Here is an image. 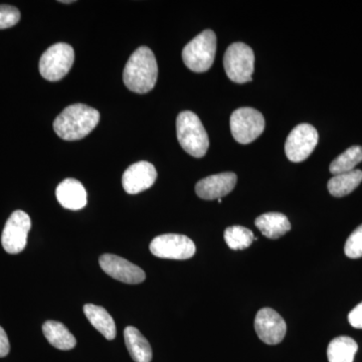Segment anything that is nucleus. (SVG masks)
I'll list each match as a JSON object with an SVG mask.
<instances>
[{
    "label": "nucleus",
    "mask_w": 362,
    "mask_h": 362,
    "mask_svg": "<svg viewBox=\"0 0 362 362\" xmlns=\"http://www.w3.org/2000/svg\"><path fill=\"white\" fill-rule=\"evenodd\" d=\"M158 66L153 52L147 47L136 49L123 71L124 84L132 92L146 94L157 82Z\"/></svg>",
    "instance_id": "f257e3e1"
},
{
    "label": "nucleus",
    "mask_w": 362,
    "mask_h": 362,
    "mask_svg": "<svg viewBox=\"0 0 362 362\" xmlns=\"http://www.w3.org/2000/svg\"><path fill=\"white\" fill-rule=\"evenodd\" d=\"M100 113L85 104L66 107L54 121V130L62 139L76 141L83 139L96 128Z\"/></svg>",
    "instance_id": "f03ea898"
},
{
    "label": "nucleus",
    "mask_w": 362,
    "mask_h": 362,
    "mask_svg": "<svg viewBox=\"0 0 362 362\" xmlns=\"http://www.w3.org/2000/svg\"><path fill=\"white\" fill-rule=\"evenodd\" d=\"M176 132L181 147L189 156L195 158L206 156L209 147V136L197 114L181 112L176 119Z\"/></svg>",
    "instance_id": "7ed1b4c3"
},
{
    "label": "nucleus",
    "mask_w": 362,
    "mask_h": 362,
    "mask_svg": "<svg viewBox=\"0 0 362 362\" xmlns=\"http://www.w3.org/2000/svg\"><path fill=\"white\" fill-rule=\"evenodd\" d=\"M216 52V33L206 30L185 45L182 51L183 63L195 73H204L213 66Z\"/></svg>",
    "instance_id": "20e7f679"
},
{
    "label": "nucleus",
    "mask_w": 362,
    "mask_h": 362,
    "mask_svg": "<svg viewBox=\"0 0 362 362\" xmlns=\"http://www.w3.org/2000/svg\"><path fill=\"white\" fill-rule=\"evenodd\" d=\"M75 59V52L65 42L52 45L42 54L40 59V73L42 77L57 82L68 75Z\"/></svg>",
    "instance_id": "39448f33"
},
{
    "label": "nucleus",
    "mask_w": 362,
    "mask_h": 362,
    "mask_svg": "<svg viewBox=\"0 0 362 362\" xmlns=\"http://www.w3.org/2000/svg\"><path fill=\"white\" fill-rule=\"evenodd\" d=\"M254 64V52L249 45L243 42L230 45L223 57V66L226 75L237 84L251 82Z\"/></svg>",
    "instance_id": "423d86ee"
},
{
    "label": "nucleus",
    "mask_w": 362,
    "mask_h": 362,
    "mask_svg": "<svg viewBox=\"0 0 362 362\" xmlns=\"http://www.w3.org/2000/svg\"><path fill=\"white\" fill-rule=\"evenodd\" d=\"M265 118L254 108L237 109L230 116V130L235 141L249 144L261 136L265 130Z\"/></svg>",
    "instance_id": "0eeeda50"
},
{
    "label": "nucleus",
    "mask_w": 362,
    "mask_h": 362,
    "mask_svg": "<svg viewBox=\"0 0 362 362\" xmlns=\"http://www.w3.org/2000/svg\"><path fill=\"white\" fill-rule=\"evenodd\" d=\"M318 132L310 124L297 125L288 135L285 143V153L292 162L306 160L318 143Z\"/></svg>",
    "instance_id": "6e6552de"
},
{
    "label": "nucleus",
    "mask_w": 362,
    "mask_h": 362,
    "mask_svg": "<svg viewBox=\"0 0 362 362\" xmlns=\"http://www.w3.org/2000/svg\"><path fill=\"white\" fill-rule=\"evenodd\" d=\"M150 252L161 259H187L194 256L195 245L187 235L166 233L152 240Z\"/></svg>",
    "instance_id": "1a4fd4ad"
},
{
    "label": "nucleus",
    "mask_w": 362,
    "mask_h": 362,
    "mask_svg": "<svg viewBox=\"0 0 362 362\" xmlns=\"http://www.w3.org/2000/svg\"><path fill=\"white\" fill-rule=\"evenodd\" d=\"M32 228L30 216L23 211H16L7 220L1 235V244L8 254H20L25 249L28 235Z\"/></svg>",
    "instance_id": "9d476101"
},
{
    "label": "nucleus",
    "mask_w": 362,
    "mask_h": 362,
    "mask_svg": "<svg viewBox=\"0 0 362 362\" xmlns=\"http://www.w3.org/2000/svg\"><path fill=\"white\" fill-rule=\"evenodd\" d=\"M255 330L262 341L276 345L282 342L287 325L280 314L271 308L261 309L255 319Z\"/></svg>",
    "instance_id": "9b49d317"
},
{
    "label": "nucleus",
    "mask_w": 362,
    "mask_h": 362,
    "mask_svg": "<svg viewBox=\"0 0 362 362\" xmlns=\"http://www.w3.org/2000/svg\"><path fill=\"white\" fill-rule=\"evenodd\" d=\"M99 263L105 273L120 282L139 284L146 278L141 268L116 255H102Z\"/></svg>",
    "instance_id": "f8f14e48"
},
{
    "label": "nucleus",
    "mask_w": 362,
    "mask_h": 362,
    "mask_svg": "<svg viewBox=\"0 0 362 362\" xmlns=\"http://www.w3.org/2000/svg\"><path fill=\"white\" fill-rule=\"evenodd\" d=\"M156 178V168L150 162L139 161L126 169L122 177L123 188L127 194H140L151 187Z\"/></svg>",
    "instance_id": "ddd939ff"
},
{
    "label": "nucleus",
    "mask_w": 362,
    "mask_h": 362,
    "mask_svg": "<svg viewBox=\"0 0 362 362\" xmlns=\"http://www.w3.org/2000/svg\"><path fill=\"white\" fill-rule=\"evenodd\" d=\"M237 183V175L233 173L207 176L195 185L197 197L206 201L220 199L232 192Z\"/></svg>",
    "instance_id": "4468645a"
},
{
    "label": "nucleus",
    "mask_w": 362,
    "mask_h": 362,
    "mask_svg": "<svg viewBox=\"0 0 362 362\" xmlns=\"http://www.w3.org/2000/svg\"><path fill=\"white\" fill-rule=\"evenodd\" d=\"M56 195L61 206L71 211L84 209L88 202L84 185L74 178L62 181L57 187Z\"/></svg>",
    "instance_id": "2eb2a0df"
},
{
    "label": "nucleus",
    "mask_w": 362,
    "mask_h": 362,
    "mask_svg": "<svg viewBox=\"0 0 362 362\" xmlns=\"http://www.w3.org/2000/svg\"><path fill=\"white\" fill-rule=\"evenodd\" d=\"M255 225L263 235L271 240H277L291 230V223L287 216L280 213L262 214L255 221Z\"/></svg>",
    "instance_id": "dca6fc26"
},
{
    "label": "nucleus",
    "mask_w": 362,
    "mask_h": 362,
    "mask_svg": "<svg viewBox=\"0 0 362 362\" xmlns=\"http://www.w3.org/2000/svg\"><path fill=\"white\" fill-rule=\"evenodd\" d=\"M126 347L135 362H150L152 361V349L148 340L143 337L137 328L128 326L124 330Z\"/></svg>",
    "instance_id": "f3484780"
},
{
    "label": "nucleus",
    "mask_w": 362,
    "mask_h": 362,
    "mask_svg": "<svg viewBox=\"0 0 362 362\" xmlns=\"http://www.w3.org/2000/svg\"><path fill=\"white\" fill-rule=\"evenodd\" d=\"M84 313L90 323L106 339L113 340L116 337V325L113 318L106 309L103 307L97 306V305L86 304L84 306Z\"/></svg>",
    "instance_id": "a211bd4d"
},
{
    "label": "nucleus",
    "mask_w": 362,
    "mask_h": 362,
    "mask_svg": "<svg viewBox=\"0 0 362 362\" xmlns=\"http://www.w3.org/2000/svg\"><path fill=\"white\" fill-rule=\"evenodd\" d=\"M42 332L47 341L59 350H71L77 344V340L70 330L58 321H47L42 325Z\"/></svg>",
    "instance_id": "6ab92c4d"
},
{
    "label": "nucleus",
    "mask_w": 362,
    "mask_h": 362,
    "mask_svg": "<svg viewBox=\"0 0 362 362\" xmlns=\"http://www.w3.org/2000/svg\"><path fill=\"white\" fill-rule=\"evenodd\" d=\"M358 345L349 337L334 338L328 345L327 357L329 362H354Z\"/></svg>",
    "instance_id": "aec40b11"
},
{
    "label": "nucleus",
    "mask_w": 362,
    "mask_h": 362,
    "mask_svg": "<svg viewBox=\"0 0 362 362\" xmlns=\"http://www.w3.org/2000/svg\"><path fill=\"white\" fill-rule=\"evenodd\" d=\"M362 181V171L354 169L350 173L334 175L328 181V190L335 197H343L351 194Z\"/></svg>",
    "instance_id": "412c9836"
},
{
    "label": "nucleus",
    "mask_w": 362,
    "mask_h": 362,
    "mask_svg": "<svg viewBox=\"0 0 362 362\" xmlns=\"http://www.w3.org/2000/svg\"><path fill=\"white\" fill-rule=\"evenodd\" d=\"M361 162H362V147H349L331 162L329 170L334 175L350 173V171L354 170L357 164Z\"/></svg>",
    "instance_id": "4be33fe9"
},
{
    "label": "nucleus",
    "mask_w": 362,
    "mask_h": 362,
    "mask_svg": "<svg viewBox=\"0 0 362 362\" xmlns=\"http://www.w3.org/2000/svg\"><path fill=\"white\" fill-rule=\"evenodd\" d=\"M256 240L249 228L242 226H233L225 230V240L228 247L235 251L249 247Z\"/></svg>",
    "instance_id": "5701e85b"
},
{
    "label": "nucleus",
    "mask_w": 362,
    "mask_h": 362,
    "mask_svg": "<svg viewBox=\"0 0 362 362\" xmlns=\"http://www.w3.org/2000/svg\"><path fill=\"white\" fill-rule=\"evenodd\" d=\"M344 252L350 259L362 258V225L349 235L345 243Z\"/></svg>",
    "instance_id": "b1692460"
},
{
    "label": "nucleus",
    "mask_w": 362,
    "mask_h": 362,
    "mask_svg": "<svg viewBox=\"0 0 362 362\" xmlns=\"http://www.w3.org/2000/svg\"><path fill=\"white\" fill-rule=\"evenodd\" d=\"M21 20V13L16 7L2 4L0 6V30L16 25Z\"/></svg>",
    "instance_id": "393cba45"
},
{
    "label": "nucleus",
    "mask_w": 362,
    "mask_h": 362,
    "mask_svg": "<svg viewBox=\"0 0 362 362\" xmlns=\"http://www.w3.org/2000/svg\"><path fill=\"white\" fill-rule=\"evenodd\" d=\"M349 321L352 327L362 329V302L350 312Z\"/></svg>",
    "instance_id": "a878e982"
},
{
    "label": "nucleus",
    "mask_w": 362,
    "mask_h": 362,
    "mask_svg": "<svg viewBox=\"0 0 362 362\" xmlns=\"http://www.w3.org/2000/svg\"><path fill=\"white\" fill-rule=\"evenodd\" d=\"M11 346H9V340L7 337L6 331L0 327V357H6L9 354Z\"/></svg>",
    "instance_id": "bb28decb"
},
{
    "label": "nucleus",
    "mask_w": 362,
    "mask_h": 362,
    "mask_svg": "<svg viewBox=\"0 0 362 362\" xmlns=\"http://www.w3.org/2000/svg\"><path fill=\"white\" fill-rule=\"evenodd\" d=\"M59 2H62V4H71V2H74V1H71V0H69V1H59Z\"/></svg>",
    "instance_id": "cd10ccee"
},
{
    "label": "nucleus",
    "mask_w": 362,
    "mask_h": 362,
    "mask_svg": "<svg viewBox=\"0 0 362 362\" xmlns=\"http://www.w3.org/2000/svg\"><path fill=\"white\" fill-rule=\"evenodd\" d=\"M218 202H220V204H221V202H223V199H218Z\"/></svg>",
    "instance_id": "c85d7f7f"
}]
</instances>
